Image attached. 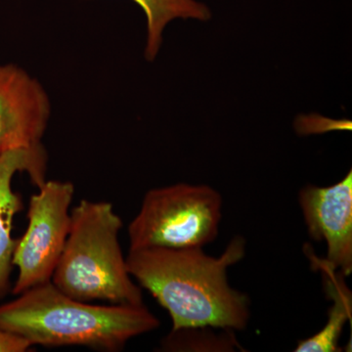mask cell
Instances as JSON below:
<instances>
[{"mask_svg":"<svg viewBox=\"0 0 352 352\" xmlns=\"http://www.w3.org/2000/svg\"><path fill=\"white\" fill-rule=\"evenodd\" d=\"M245 256V240L236 236L219 256L203 248L129 250L127 267L141 289L170 314L173 328L244 330L251 317L247 294L232 288L227 270Z\"/></svg>","mask_w":352,"mask_h":352,"instance_id":"1","label":"cell"},{"mask_svg":"<svg viewBox=\"0 0 352 352\" xmlns=\"http://www.w3.org/2000/svg\"><path fill=\"white\" fill-rule=\"evenodd\" d=\"M145 305H94L76 300L52 282L38 285L0 305V329L32 346H80L117 352L133 338L160 327Z\"/></svg>","mask_w":352,"mask_h":352,"instance_id":"2","label":"cell"},{"mask_svg":"<svg viewBox=\"0 0 352 352\" xmlns=\"http://www.w3.org/2000/svg\"><path fill=\"white\" fill-rule=\"evenodd\" d=\"M122 220L109 201L83 199L71 210V227L51 282L76 300L144 305L122 254Z\"/></svg>","mask_w":352,"mask_h":352,"instance_id":"3","label":"cell"},{"mask_svg":"<svg viewBox=\"0 0 352 352\" xmlns=\"http://www.w3.org/2000/svg\"><path fill=\"white\" fill-rule=\"evenodd\" d=\"M222 204L208 185L176 183L149 190L129 223V250L204 248L219 236Z\"/></svg>","mask_w":352,"mask_h":352,"instance_id":"4","label":"cell"},{"mask_svg":"<svg viewBox=\"0 0 352 352\" xmlns=\"http://www.w3.org/2000/svg\"><path fill=\"white\" fill-rule=\"evenodd\" d=\"M74 196L73 183L46 180L30 199L29 223L13 254V265L18 268L13 295L52 279L68 238Z\"/></svg>","mask_w":352,"mask_h":352,"instance_id":"5","label":"cell"},{"mask_svg":"<svg viewBox=\"0 0 352 352\" xmlns=\"http://www.w3.org/2000/svg\"><path fill=\"white\" fill-rule=\"evenodd\" d=\"M51 111L38 80L18 65H0V155L43 144Z\"/></svg>","mask_w":352,"mask_h":352,"instance_id":"6","label":"cell"},{"mask_svg":"<svg viewBox=\"0 0 352 352\" xmlns=\"http://www.w3.org/2000/svg\"><path fill=\"white\" fill-rule=\"evenodd\" d=\"M308 235L327 244L325 263L347 277L352 273V170L328 187L308 184L298 195Z\"/></svg>","mask_w":352,"mask_h":352,"instance_id":"7","label":"cell"},{"mask_svg":"<svg viewBox=\"0 0 352 352\" xmlns=\"http://www.w3.org/2000/svg\"><path fill=\"white\" fill-rule=\"evenodd\" d=\"M47 164L48 154L43 144L0 155V300L10 291L17 243L12 236L13 221L23 210L22 198L13 190L14 177L17 173H25L38 189L46 182Z\"/></svg>","mask_w":352,"mask_h":352,"instance_id":"8","label":"cell"},{"mask_svg":"<svg viewBox=\"0 0 352 352\" xmlns=\"http://www.w3.org/2000/svg\"><path fill=\"white\" fill-rule=\"evenodd\" d=\"M320 270L325 281L326 292L333 300L329 309L328 320L318 333L300 340L296 352H336L340 351L339 340L344 325L351 320L352 314V296L340 273L320 263Z\"/></svg>","mask_w":352,"mask_h":352,"instance_id":"9","label":"cell"},{"mask_svg":"<svg viewBox=\"0 0 352 352\" xmlns=\"http://www.w3.org/2000/svg\"><path fill=\"white\" fill-rule=\"evenodd\" d=\"M140 6L146 17L144 57L148 61L156 59L164 30L175 20L207 22L212 18L208 6L199 0H132Z\"/></svg>","mask_w":352,"mask_h":352,"instance_id":"10","label":"cell"},{"mask_svg":"<svg viewBox=\"0 0 352 352\" xmlns=\"http://www.w3.org/2000/svg\"><path fill=\"white\" fill-rule=\"evenodd\" d=\"M231 329L197 326L171 329L160 342L159 351L166 352L245 351Z\"/></svg>","mask_w":352,"mask_h":352,"instance_id":"11","label":"cell"},{"mask_svg":"<svg viewBox=\"0 0 352 352\" xmlns=\"http://www.w3.org/2000/svg\"><path fill=\"white\" fill-rule=\"evenodd\" d=\"M32 347L28 340L0 329V352H27Z\"/></svg>","mask_w":352,"mask_h":352,"instance_id":"12","label":"cell"}]
</instances>
